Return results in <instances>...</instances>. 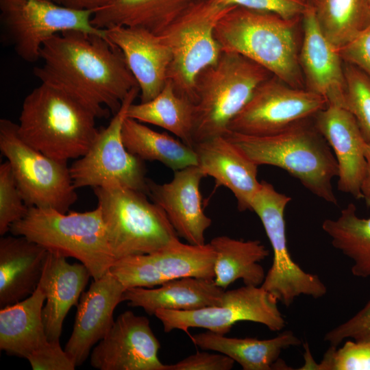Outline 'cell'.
Returning a JSON list of instances; mask_svg holds the SVG:
<instances>
[{
  "label": "cell",
  "instance_id": "cell-1",
  "mask_svg": "<svg viewBox=\"0 0 370 370\" xmlns=\"http://www.w3.org/2000/svg\"><path fill=\"white\" fill-rule=\"evenodd\" d=\"M40 83L58 88L84 106L97 118L114 114L138 83L122 52L107 36L78 30L59 33L42 45Z\"/></svg>",
  "mask_w": 370,
  "mask_h": 370
},
{
  "label": "cell",
  "instance_id": "cell-2",
  "mask_svg": "<svg viewBox=\"0 0 370 370\" xmlns=\"http://www.w3.org/2000/svg\"><path fill=\"white\" fill-rule=\"evenodd\" d=\"M301 21L234 5L219 19L214 36L222 51L241 54L286 84L306 88L299 62Z\"/></svg>",
  "mask_w": 370,
  "mask_h": 370
},
{
  "label": "cell",
  "instance_id": "cell-3",
  "mask_svg": "<svg viewBox=\"0 0 370 370\" xmlns=\"http://www.w3.org/2000/svg\"><path fill=\"white\" fill-rule=\"evenodd\" d=\"M312 117L271 135L257 136L228 132L224 136L258 166L282 169L315 196L336 205L332 180L338 175L337 162L314 120L311 123Z\"/></svg>",
  "mask_w": 370,
  "mask_h": 370
},
{
  "label": "cell",
  "instance_id": "cell-4",
  "mask_svg": "<svg viewBox=\"0 0 370 370\" xmlns=\"http://www.w3.org/2000/svg\"><path fill=\"white\" fill-rule=\"evenodd\" d=\"M95 115L64 92L44 83L24 99L18 132L29 145L67 162L88 151L99 131Z\"/></svg>",
  "mask_w": 370,
  "mask_h": 370
},
{
  "label": "cell",
  "instance_id": "cell-5",
  "mask_svg": "<svg viewBox=\"0 0 370 370\" xmlns=\"http://www.w3.org/2000/svg\"><path fill=\"white\" fill-rule=\"evenodd\" d=\"M272 75L241 54L221 51L218 60L204 69L196 79L193 146L227 134L230 121L246 105L255 89Z\"/></svg>",
  "mask_w": 370,
  "mask_h": 370
},
{
  "label": "cell",
  "instance_id": "cell-6",
  "mask_svg": "<svg viewBox=\"0 0 370 370\" xmlns=\"http://www.w3.org/2000/svg\"><path fill=\"white\" fill-rule=\"evenodd\" d=\"M10 232L38 243L49 252L78 260L93 280L102 277L115 260L99 206L69 213L29 207L25 216L14 223Z\"/></svg>",
  "mask_w": 370,
  "mask_h": 370
},
{
  "label": "cell",
  "instance_id": "cell-7",
  "mask_svg": "<svg viewBox=\"0 0 370 370\" xmlns=\"http://www.w3.org/2000/svg\"><path fill=\"white\" fill-rule=\"evenodd\" d=\"M93 189L115 260L153 253L178 238L164 210L145 193L119 184Z\"/></svg>",
  "mask_w": 370,
  "mask_h": 370
},
{
  "label": "cell",
  "instance_id": "cell-8",
  "mask_svg": "<svg viewBox=\"0 0 370 370\" xmlns=\"http://www.w3.org/2000/svg\"><path fill=\"white\" fill-rule=\"evenodd\" d=\"M0 149L10 164L25 204L66 213L77 199L67 162L50 158L26 143L18 125L0 120Z\"/></svg>",
  "mask_w": 370,
  "mask_h": 370
},
{
  "label": "cell",
  "instance_id": "cell-9",
  "mask_svg": "<svg viewBox=\"0 0 370 370\" xmlns=\"http://www.w3.org/2000/svg\"><path fill=\"white\" fill-rule=\"evenodd\" d=\"M291 201V197L262 181L250 206L262 222L273 254L271 267L260 286L286 307L301 295L317 299L327 293L319 277L304 271L288 249L284 213Z\"/></svg>",
  "mask_w": 370,
  "mask_h": 370
},
{
  "label": "cell",
  "instance_id": "cell-10",
  "mask_svg": "<svg viewBox=\"0 0 370 370\" xmlns=\"http://www.w3.org/2000/svg\"><path fill=\"white\" fill-rule=\"evenodd\" d=\"M230 7L202 0L162 34L172 52L167 80L180 95L193 104L198 75L214 64L221 53L214 30L219 19Z\"/></svg>",
  "mask_w": 370,
  "mask_h": 370
},
{
  "label": "cell",
  "instance_id": "cell-11",
  "mask_svg": "<svg viewBox=\"0 0 370 370\" xmlns=\"http://www.w3.org/2000/svg\"><path fill=\"white\" fill-rule=\"evenodd\" d=\"M92 11L76 10L49 0H0L3 36L23 60H39L45 42L66 31L78 30L106 36L91 22Z\"/></svg>",
  "mask_w": 370,
  "mask_h": 370
},
{
  "label": "cell",
  "instance_id": "cell-12",
  "mask_svg": "<svg viewBox=\"0 0 370 370\" xmlns=\"http://www.w3.org/2000/svg\"><path fill=\"white\" fill-rule=\"evenodd\" d=\"M139 92L138 86L131 90L108 126L99 131L86 153L69 167L77 189L119 184L147 195L148 179L143 160L131 153L122 139L127 109Z\"/></svg>",
  "mask_w": 370,
  "mask_h": 370
},
{
  "label": "cell",
  "instance_id": "cell-13",
  "mask_svg": "<svg viewBox=\"0 0 370 370\" xmlns=\"http://www.w3.org/2000/svg\"><path fill=\"white\" fill-rule=\"evenodd\" d=\"M278 302L260 286L245 285L225 291L219 305L187 311L159 309L154 315L167 333L175 330L188 332L189 328H200L225 335L234 325L243 321L260 323L277 332L286 325Z\"/></svg>",
  "mask_w": 370,
  "mask_h": 370
},
{
  "label": "cell",
  "instance_id": "cell-14",
  "mask_svg": "<svg viewBox=\"0 0 370 370\" xmlns=\"http://www.w3.org/2000/svg\"><path fill=\"white\" fill-rule=\"evenodd\" d=\"M326 106L321 96L306 88L292 87L272 75L258 85L227 129L249 136L271 135L314 116Z\"/></svg>",
  "mask_w": 370,
  "mask_h": 370
},
{
  "label": "cell",
  "instance_id": "cell-15",
  "mask_svg": "<svg viewBox=\"0 0 370 370\" xmlns=\"http://www.w3.org/2000/svg\"><path fill=\"white\" fill-rule=\"evenodd\" d=\"M160 347L149 319L127 310L93 348L90 362L99 370H167L159 359Z\"/></svg>",
  "mask_w": 370,
  "mask_h": 370
},
{
  "label": "cell",
  "instance_id": "cell-16",
  "mask_svg": "<svg viewBox=\"0 0 370 370\" xmlns=\"http://www.w3.org/2000/svg\"><path fill=\"white\" fill-rule=\"evenodd\" d=\"M205 177L200 167L193 165L174 171L169 182H147V195L164 210L178 236L193 245L205 244V232L212 224L204 212L199 190Z\"/></svg>",
  "mask_w": 370,
  "mask_h": 370
},
{
  "label": "cell",
  "instance_id": "cell-17",
  "mask_svg": "<svg viewBox=\"0 0 370 370\" xmlns=\"http://www.w3.org/2000/svg\"><path fill=\"white\" fill-rule=\"evenodd\" d=\"M301 21L303 38L299 62L306 88L323 97L327 106L345 108L344 63L338 49L320 31L309 3Z\"/></svg>",
  "mask_w": 370,
  "mask_h": 370
},
{
  "label": "cell",
  "instance_id": "cell-18",
  "mask_svg": "<svg viewBox=\"0 0 370 370\" xmlns=\"http://www.w3.org/2000/svg\"><path fill=\"white\" fill-rule=\"evenodd\" d=\"M125 288L108 270L83 292L77 306L73 331L64 350L76 367L82 365L92 347L114 323L113 314L122 302Z\"/></svg>",
  "mask_w": 370,
  "mask_h": 370
},
{
  "label": "cell",
  "instance_id": "cell-19",
  "mask_svg": "<svg viewBox=\"0 0 370 370\" xmlns=\"http://www.w3.org/2000/svg\"><path fill=\"white\" fill-rule=\"evenodd\" d=\"M313 120L335 156L338 190L355 199H362L366 141L355 118L345 108L327 106L313 116Z\"/></svg>",
  "mask_w": 370,
  "mask_h": 370
},
{
  "label": "cell",
  "instance_id": "cell-20",
  "mask_svg": "<svg viewBox=\"0 0 370 370\" xmlns=\"http://www.w3.org/2000/svg\"><path fill=\"white\" fill-rule=\"evenodd\" d=\"M110 41L122 52L140 90V102L154 98L163 88L172 60L170 47L162 35L132 27L106 29Z\"/></svg>",
  "mask_w": 370,
  "mask_h": 370
},
{
  "label": "cell",
  "instance_id": "cell-21",
  "mask_svg": "<svg viewBox=\"0 0 370 370\" xmlns=\"http://www.w3.org/2000/svg\"><path fill=\"white\" fill-rule=\"evenodd\" d=\"M197 166L217 186L228 188L237 201L238 210H250L259 190L258 165L225 136L198 143L193 146Z\"/></svg>",
  "mask_w": 370,
  "mask_h": 370
},
{
  "label": "cell",
  "instance_id": "cell-22",
  "mask_svg": "<svg viewBox=\"0 0 370 370\" xmlns=\"http://www.w3.org/2000/svg\"><path fill=\"white\" fill-rule=\"evenodd\" d=\"M90 277L84 264H71L66 257L49 253L40 282L45 293L42 316L48 341L60 342L64 320L78 305Z\"/></svg>",
  "mask_w": 370,
  "mask_h": 370
},
{
  "label": "cell",
  "instance_id": "cell-23",
  "mask_svg": "<svg viewBox=\"0 0 370 370\" xmlns=\"http://www.w3.org/2000/svg\"><path fill=\"white\" fill-rule=\"evenodd\" d=\"M49 251L21 236L0 239V307L32 295L38 286Z\"/></svg>",
  "mask_w": 370,
  "mask_h": 370
},
{
  "label": "cell",
  "instance_id": "cell-24",
  "mask_svg": "<svg viewBox=\"0 0 370 370\" xmlns=\"http://www.w3.org/2000/svg\"><path fill=\"white\" fill-rule=\"evenodd\" d=\"M224 291L213 280L181 278L168 280L157 288L125 289L122 301L154 315L159 309L187 311L219 305Z\"/></svg>",
  "mask_w": 370,
  "mask_h": 370
},
{
  "label": "cell",
  "instance_id": "cell-25",
  "mask_svg": "<svg viewBox=\"0 0 370 370\" xmlns=\"http://www.w3.org/2000/svg\"><path fill=\"white\" fill-rule=\"evenodd\" d=\"M201 1L116 0L110 5L95 12L91 22L101 29L125 26L162 35Z\"/></svg>",
  "mask_w": 370,
  "mask_h": 370
},
{
  "label": "cell",
  "instance_id": "cell-26",
  "mask_svg": "<svg viewBox=\"0 0 370 370\" xmlns=\"http://www.w3.org/2000/svg\"><path fill=\"white\" fill-rule=\"evenodd\" d=\"M45 301V293L39 284L29 297L1 308V350L27 359L49 341L42 316Z\"/></svg>",
  "mask_w": 370,
  "mask_h": 370
},
{
  "label": "cell",
  "instance_id": "cell-27",
  "mask_svg": "<svg viewBox=\"0 0 370 370\" xmlns=\"http://www.w3.org/2000/svg\"><path fill=\"white\" fill-rule=\"evenodd\" d=\"M191 339L202 350L214 351L229 356L243 370L275 369L282 350L301 344V341L291 331H284L269 339H258L228 337L207 330L193 334Z\"/></svg>",
  "mask_w": 370,
  "mask_h": 370
},
{
  "label": "cell",
  "instance_id": "cell-28",
  "mask_svg": "<svg viewBox=\"0 0 370 370\" xmlns=\"http://www.w3.org/2000/svg\"><path fill=\"white\" fill-rule=\"evenodd\" d=\"M210 244L216 253L213 281L217 286L225 290L238 280L245 285H262L266 274L260 262L269 256V251L260 241L218 236Z\"/></svg>",
  "mask_w": 370,
  "mask_h": 370
},
{
  "label": "cell",
  "instance_id": "cell-29",
  "mask_svg": "<svg viewBox=\"0 0 370 370\" xmlns=\"http://www.w3.org/2000/svg\"><path fill=\"white\" fill-rule=\"evenodd\" d=\"M122 139L126 149L143 161H158L174 171L197 165L193 147L135 119L125 118Z\"/></svg>",
  "mask_w": 370,
  "mask_h": 370
},
{
  "label": "cell",
  "instance_id": "cell-30",
  "mask_svg": "<svg viewBox=\"0 0 370 370\" xmlns=\"http://www.w3.org/2000/svg\"><path fill=\"white\" fill-rule=\"evenodd\" d=\"M127 117L168 130L187 145L193 146L194 104L180 95L169 80L150 101L132 103Z\"/></svg>",
  "mask_w": 370,
  "mask_h": 370
},
{
  "label": "cell",
  "instance_id": "cell-31",
  "mask_svg": "<svg viewBox=\"0 0 370 370\" xmlns=\"http://www.w3.org/2000/svg\"><path fill=\"white\" fill-rule=\"evenodd\" d=\"M319 28L337 49L370 25V0H311Z\"/></svg>",
  "mask_w": 370,
  "mask_h": 370
},
{
  "label": "cell",
  "instance_id": "cell-32",
  "mask_svg": "<svg viewBox=\"0 0 370 370\" xmlns=\"http://www.w3.org/2000/svg\"><path fill=\"white\" fill-rule=\"evenodd\" d=\"M322 229L332 246L353 261L352 274L370 277V217H358L356 206L349 203L336 219L323 221Z\"/></svg>",
  "mask_w": 370,
  "mask_h": 370
},
{
  "label": "cell",
  "instance_id": "cell-33",
  "mask_svg": "<svg viewBox=\"0 0 370 370\" xmlns=\"http://www.w3.org/2000/svg\"><path fill=\"white\" fill-rule=\"evenodd\" d=\"M149 254L167 280L181 278L214 280L216 253L210 243L186 244L177 238Z\"/></svg>",
  "mask_w": 370,
  "mask_h": 370
},
{
  "label": "cell",
  "instance_id": "cell-34",
  "mask_svg": "<svg viewBox=\"0 0 370 370\" xmlns=\"http://www.w3.org/2000/svg\"><path fill=\"white\" fill-rule=\"evenodd\" d=\"M304 365L299 369L370 370V342L347 339L344 345L331 346L319 363H316L307 345H304Z\"/></svg>",
  "mask_w": 370,
  "mask_h": 370
},
{
  "label": "cell",
  "instance_id": "cell-35",
  "mask_svg": "<svg viewBox=\"0 0 370 370\" xmlns=\"http://www.w3.org/2000/svg\"><path fill=\"white\" fill-rule=\"evenodd\" d=\"M343 63L345 108L355 118L366 143H370V77L357 67Z\"/></svg>",
  "mask_w": 370,
  "mask_h": 370
},
{
  "label": "cell",
  "instance_id": "cell-36",
  "mask_svg": "<svg viewBox=\"0 0 370 370\" xmlns=\"http://www.w3.org/2000/svg\"><path fill=\"white\" fill-rule=\"evenodd\" d=\"M125 288H152L168 281L149 254L126 256L114 260L109 269Z\"/></svg>",
  "mask_w": 370,
  "mask_h": 370
},
{
  "label": "cell",
  "instance_id": "cell-37",
  "mask_svg": "<svg viewBox=\"0 0 370 370\" xmlns=\"http://www.w3.org/2000/svg\"><path fill=\"white\" fill-rule=\"evenodd\" d=\"M8 161L0 164V234L10 232L11 225L28 211Z\"/></svg>",
  "mask_w": 370,
  "mask_h": 370
},
{
  "label": "cell",
  "instance_id": "cell-38",
  "mask_svg": "<svg viewBox=\"0 0 370 370\" xmlns=\"http://www.w3.org/2000/svg\"><path fill=\"white\" fill-rule=\"evenodd\" d=\"M349 338L370 342V300L352 318L328 332L323 339L338 347Z\"/></svg>",
  "mask_w": 370,
  "mask_h": 370
},
{
  "label": "cell",
  "instance_id": "cell-39",
  "mask_svg": "<svg viewBox=\"0 0 370 370\" xmlns=\"http://www.w3.org/2000/svg\"><path fill=\"white\" fill-rule=\"evenodd\" d=\"M217 5L241 6L248 9L269 12L291 19L301 17L308 3L297 0H212Z\"/></svg>",
  "mask_w": 370,
  "mask_h": 370
},
{
  "label": "cell",
  "instance_id": "cell-40",
  "mask_svg": "<svg viewBox=\"0 0 370 370\" xmlns=\"http://www.w3.org/2000/svg\"><path fill=\"white\" fill-rule=\"evenodd\" d=\"M27 360L33 370H74L76 367L65 350L62 349L60 342L49 341Z\"/></svg>",
  "mask_w": 370,
  "mask_h": 370
},
{
  "label": "cell",
  "instance_id": "cell-41",
  "mask_svg": "<svg viewBox=\"0 0 370 370\" xmlns=\"http://www.w3.org/2000/svg\"><path fill=\"white\" fill-rule=\"evenodd\" d=\"M234 360L223 354L197 352L174 364L167 365V370H230Z\"/></svg>",
  "mask_w": 370,
  "mask_h": 370
},
{
  "label": "cell",
  "instance_id": "cell-42",
  "mask_svg": "<svg viewBox=\"0 0 370 370\" xmlns=\"http://www.w3.org/2000/svg\"><path fill=\"white\" fill-rule=\"evenodd\" d=\"M338 51L343 62L357 67L370 77V25Z\"/></svg>",
  "mask_w": 370,
  "mask_h": 370
},
{
  "label": "cell",
  "instance_id": "cell-43",
  "mask_svg": "<svg viewBox=\"0 0 370 370\" xmlns=\"http://www.w3.org/2000/svg\"><path fill=\"white\" fill-rule=\"evenodd\" d=\"M116 0H58V4L71 9L93 12L108 7Z\"/></svg>",
  "mask_w": 370,
  "mask_h": 370
},
{
  "label": "cell",
  "instance_id": "cell-44",
  "mask_svg": "<svg viewBox=\"0 0 370 370\" xmlns=\"http://www.w3.org/2000/svg\"><path fill=\"white\" fill-rule=\"evenodd\" d=\"M365 156L366 159V171L361 185L362 199L368 206H370V143H366L365 145Z\"/></svg>",
  "mask_w": 370,
  "mask_h": 370
},
{
  "label": "cell",
  "instance_id": "cell-45",
  "mask_svg": "<svg viewBox=\"0 0 370 370\" xmlns=\"http://www.w3.org/2000/svg\"><path fill=\"white\" fill-rule=\"evenodd\" d=\"M304 3H308L311 0H297Z\"/></svg>",
  "mask_w": 370,
  "mask_h": 370
},
{
  "label": "cell",
  "instance_id": "cell-46",
  "mask_svg": "<svg viewBox=\"0 0 370 370\" xmlns=\"http://www.w3.org/2000/svg\"><path fill=\"white\" fill-rule=\"evenodd\" d=\"M49 1H53V2H55V3H58V0H49Z\"/></svg>",
  "mask_w": 370,
  "mask_h": 370
}]
</instances>
